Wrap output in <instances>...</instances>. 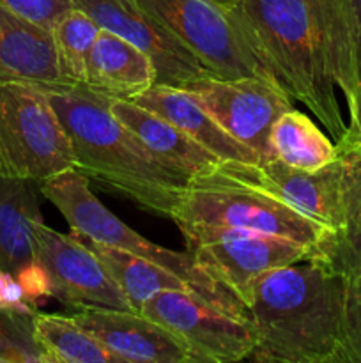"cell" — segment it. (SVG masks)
<instances>
[{
	"instance_id": "obj_13",
	"label": "cell",
	"mask_w": 361,
	"mask_h": 363,
	"mask_svg": "<svg viewBox=\"0 0 361 363\" xmlns=\"http://www.w3.org/2000/svg\"><path fill=\"white\" fill-rule=\"evenodd\" d=\"M73 319L122 363H193L168 330L140 312L84 307Z\"/></svg>"
},
{
	"instance_id": "obj_5",
	"label": "cell",
	"mask_w": 361,
	"mask_h": 363,
	"mask_svg": "<svg viewBox=\"0 0 361 363\" xmlns=\"http://www.w3.org/2000/svg\"><path fill=\"white\" fill-rule=\"evenodd\" d=\"M39 190H41L42 197L48 199L59 209L60 215L67 220L71 233L140 255V257L176 273L195 293L204 296L211 303L236 312V314L248 315L244 305L232 293L216 284L211 277L205 275L198 268L190 252L180 254V252L152 243L134 233L122 220L117 218L92 194L91 186H88V177L74 167L41 181Z\"/></svg>"
},
{
	"instance_id": "obj_16",
	"label": "cell",
	"mask_w": 361,
	"mask_h": 363,
	"mask_svg": "<svg viewBox=\"0 0 361 363\" xmlns=\"http://www.w3.org/2000/svg\"><path fill=\"white\" fill-rule=\"evenodd\" d=\"M131 101L168 121L222 162L260 163V158L250 147L230 137L184 87L154 84Z\"/></svg>"
},
{
	"instance_id": "obj_23",
	"label": "cell",
	"mask_w": 361,
	"mask_h": 363,
	"mask_svg": "<svg viewBox=\"0 0 361 363\" xmlns=\"http://www.w3.org/2000/svg\"><path fill=\"white\" fill-rule=\"evenodd\" d=\"M34 335L48 363H122L85 332L73 315L35 311Z\"/></svg>"
},
{
	"instance_id": "obj_7",
	"label": "cell",
	"mask_w": 361,
	"mask_h": 363,
	"mask_svg": "<svg viewBox=\"0 0 361 363\" xmlns=\"http://www.w3.org/2000/svg\"><path fill=\"white\" fill-rule=\"evenodd\" d=\"M179 230L198 268L232 293L244 308L262 273L315 259V252L297 241L257 230L232 227H180Z\"/></svg>"
},
{
	"instance_id": "obj_9",
	"label": "cell",
	"mask_w": 361,
	"mask_h": 363,
	"mask_svg": "<svg viewBox=\"0 0 361 363\" xmlns=\"http://www.w3.org/2000/svg\"><path fill=\"white\" fill-rule=\"evenodd\" d=\"M184 89L230 137L250 147L260 163L276 160L271 145L273 124L294 105L292 98L271 77L222 78L207 74L186 84Z\"/></svg>"
},
{
	"instance_id": "obj_11",
	"label": "cell",
	"mask_w": 361,
	"mask_h": 363,
	"mask_svg": "<svg viewBox=\"0 0 361 363\" xmlns=\"http://www.w3.org/2000/svg\"><path fill=\"white\" fill-rule=\"evenodd\" d=\"M34 257L48 272L53 298L71 311L84 307L131 311L105 266L76 234H62L38 222Z\"/></svg>"
},
{
	"instance_id": "obj_8",
	"label": "cell",
	"mask_w": 361,
	"mask_h": 363,
	"mask_svg": "<svg viewBox=\"0 0 361 363\" xmlns=\"http://www.w3.org/2000/svg\"><path fill=\"white\" fill-rule=\"evenodd\" d=\"M140 314L168 330L186 347L193 363L248 360L255 347L248 315L218 307L193 291H161L144 305Z\"/></svg>"
},
{
	"instance_id": "obj_1",
	"label": "cell",
	"mask_w": 361,
	"mask_h": 363,
	"mask_svg": "<svg viewBox=\"0 0 361 363\" xmlns=\"http://www.w3.org/2000/svg\"><path fill=\"white\" fill-rule=\"evenodd\" d=\"M227 16L269 77L306 106L336 142L338 94L356 112L361 35L350 0H239Z\"/></svg>"
},
{
	"instance_id": "obj_26",
	"label": "cell",
	"mask_w": 361,
	"mask_h": 363,
	"mask_svg": "<svg viewBox=\"0 0 361 363\" xmlns=\"http://www.w3.org/2000/svg\"><path fill=\"white\" fill-rule=\"evenodd\" d=\"M343 354L345 363H361V272L345 275Z\"/></svg>"
},
{
	"instance_id": "obj_3",
	"label": "cell",
	"mask_w": 361,
	"mask_h": 363,
	"mask_svg": "<svg viewBox=\"0 0 361 363\" xmlns=\"http://www.w3.org/2000/svg\"><path fill=\"white\" fill-rule=\"evenodd\" d=\"M69 138L74 169L147 211L172 216L190 176L163 163L108 108L106 96L87 87L50 91Z\"/></svg>"
},
{
	"instance_id": "obj_2",
	"label": "cell",
	"mask_w": 361,
	"mask_h": 363,
	"mask_svg": "<svg viewBox=\"0 0 361 363\" xmlns=\"http://www.w3.org/2000/svg\"><path fill=\"white\" fill-rule=\"evenodd\" d=\"M345 275L324 261L262 273L246 305L255 333L250 362L345 363Z\"/></svg>"
},
{
	"instance_id": "obj_24",
	"label": "cell",
	"mask_w": 361,
	"mask_h": 363,
	"mask_svg": "<svg viewBox=\"0 0 361 363\" xmlns=\"http://www.w3.org/2000/svg\"><path fill=\"white\" fill-rule=\"evenodd\" d=\"M99 27L85 11L73 7L53 27L60 69L71 87H84L87 78V62Z\"/></svg>"
},
{
	"instance_id": "obj_30",
	"label": "cell",
	"mask_w": 361,
	"mask_h": 363,
	"mask_svg": "<svg viewBox=\"0 0 361 363\" xmlns=\"http://www.w3.org/2000/svg\"><path fill=\"white\" fill-rule=\"evenodd\" d=\"M205 2L212 4V6H216L218 9H222L223 13H230V11L239 4V0H205Z\"/></svg>"
},
{
	"instance_id": "obj_21",
	"label": "cell",
	"mask_w": 361,
	"mask_h": 363,
	"mask_svg": "<svg viewBox=\"0 0 361 363\" xmlns=\"http://www.w3.org/2000/svg\"><path fill=\"white\" fill-rule=\"evenodd\" d=\"M343 162L342 227L324 262L342 275L361 272V149L336 145Z\"/></svg>"
},
{
	"instance_id": "obj_29",
	"label": "cell",
	"mask_w": 361,
	"mask_h": 363,
	"mask_svg": "<svg viewBox=\"0 0 361 363\" xmlns=\"http://www.w3.org/2000/svg\"><path fill=\"white\" fill-rule=\"evenodd\" d=\"M336 145L361 149V48H360V84H357L356 112H354V116L349 119L345 135L336 142Z\"/></svg>"
},
{
	"instance_id": "obj_27",
	"label": "cell",
	"mask_w": 361,
	"mask_h": 363,
	"mask_svg": "<svg viewBox=\"0 0 361 363\" xmlns=\"http://www.w3.org/2000/svg\"><path fill=\"white\" fill-rule=\"evenodd\" d=\"M0 6L50 32L57 21L74 7L73 0H0Z\"/></svg>"
},
{
	"instance_id": "obj_18",
	"label": "cell",
	"mask_w": 361,
	"mask_h": 363,
	"mask_svg": "<svg viewBox=\"0 0 361 363\" xmlns=\"http://www.w3.org/2000/svg\"><path fill=\"white\" fill-rule=\"evenodd\" d=\"M108 108L163 163L186 176L191 177L197 174L211 172L222 163L218 156L202 147L168 121L149 112L147 108L137 105L131 99L108 98Z\"/></svg>"
},
{
	"instance_id": "obj_17",
	"label": "cell",
	"mask_w": 361,
	"mask_h": 363,
	"mask_svg": "<svg viewBox=\"0 0 361 363\" xmlns=\"http://www.w3.org/2000/svg\"><path fill=\"white\" fill-rule=\"evenodd\" d=\"M156 84L151 57L101 28L92 45L84 87L110 99H134Z\"/></svg>"
},
{
	"instance_id": "obj_25",
	"label": "cell",
	"mask_w": 361,
	"mask_h": 363,
	"mask_svg": "<svg viewBox=\"0 0 361 363\" xmlns=\"http://www.w3.org/2000/svg\"><path fill=\"white\" fill-rule=\"evenodd\" d=\"M0 363H48L35 342L34 314L0 308Z\"/></svg>"
},
{
	"instance_id": "obj_20",
	"label": "cell",
	"mask_w": 361,
	"mask_h": 363,
	"mask_svg": "<svg viewBox=\"0 0 361 363\" xmlns=\"http://www.w3.org/2000/svg\"><path fill=\"white\" fill-rule=\"evenodd\" d=\"M80 238L94 252L96 257L101 261V264L108 272L110 279L119 287L133 312H142L144 305L152 296L161 293V291H193L176 273L168 272V269L161 268V266L154 264V262L147 261V259L140 257V255H134L131 252L122 250V248L98 243V241L88 240L85 236Z\"/></svg>"
},
{
	"instance_id": "obj_15",
	"label": "cell",
	"mask_w": 361,
	"mask_h": 363,
	"mask_svg": "<svg viewBox=\"0 0 361 363\" xmlns=\"http://www.w3.org/2000/svg\"><path fill=\"white\" fill-rule=\"evenodd\" d=\"M73 89L64 78L53 34L0 6V84Z\"/></svg>"
},
{
	"instance_id": "obj_31",
	"label": "cell",
	"mask_w": 361,
	"mask_h": 363,
	"mask_svg": "<svg viewBox=\"0 0 361 363\" xmlns=\"http://www.w3.org/2000/svg\"><path fill=\"white\" fill-rule=\"evenodd\" d=\"M354 6V11H356L357 23H360V35H361V0H350Z\"/></svg>"
},
{
	"instance_id": "obj_28",
	"label": "cell",
	"mask_w": 361,
	"mask_h": 363,
	"mask_svg": "<svg viewBox=\"0 0 361 363\" xmlns=\"http://www.w3.org/2000/svg\"><path fill=\"white\" fill-rule=\"evenodd\" d=\"M14 279H16L18 284L21 286L27 300L30 301L32 305H35V307L45 303L50 298H53V287L48 272H46L38 261L30 262V264H27L25 268H21Z\"/></svg>"
},
{
	"instance_id": "obj_14",
	"label": "cell",
	"mask_w": 361,
	"mask_h": 363,
	"mask_svg": "<svg viewBox=\"0 0 361 363\" xmlns=\"http://www.w3.org/2000/svg\"><path fill=\"white\" fill-rule=\"evenodd\" d=\"M342 170L340 152L335 162L314 172L294 169L280 160L251 165V174L258 183L301 215L326 227L335 238L342 227Z\"/></svg>"
},
{
	"instance_id": "obj_19",
	"label": "cell",
	"mask_w": 361,
	"mask_h": 363,
	"mask_svg": "<svg viewBox=\"0 0 361 363\" xmlns=\"http://www.w3.org/2000/svg\"><path fill=\"white\" fill-rule=\"evenodd\" d=\"M39 183L0 176V272L16 277L35 261L34 225L42 222Z\"/></svg>"
},
{
	"instance_id": "obj_12",
	"label": "cell",
	"mask_w": 361,
	"mask_h": 363,
	"mask_svg": "<svg viewBox=\"0 0 361 363\" xmlns=\"http://www.w3.org/2000/svg\"><path fill=\"white\" fill-rule=\"evenodd\" d=\"M101 28L120 35L151 57L156 84L184 87L212 74L190 48L156 23L133 0H73Z\"/></svg>"
},
{
	"instance_id": "obj_10",
	"label": "cell",
	"mask_w": 361,
	"mask_h": 363,
	"mask_svg": "<svg viewBox=\"0 0 361 363\" xmlns=\"http://www.w3.org/2000/svg\"><path fill=\"white\" fill-rule=\"evenodd\" d=\"M156 23L190 48L212 74L239 78L269 77L257 57L244 45L232 21L205 0H133Z\"/></svg>"
},
{
	"instance_id": "obj_6",
	"label": "cell",
	"mask_w": 361,
	"mask_h": 363,
	"mask_svg": "<svg viewBox=\"0 0 361 363\" xmlns=\"http://www.w3.org/2000/svg\"><path fill=\"white\" fill-rule=\"evenodd\" d=\"M74 156L50 91L0 84V176L41 181L73 169Z\"/></svg>"
},
{
	"instance_id": "obj_22",
	"label": "cell",
	"mask_w": 361,
	"mask_h": 363,
	"mask_svg": "<svg viewBox=\"0 0 361 363\" xmlns=\"http://www.w3.org/2000/svg\"><path fill=\"white\" fill-rule=\"evenodd\" d=\"M276 160L301 170L322 169L338 158V147L301 110L290 108L276 119L271 130Z\"/></svg>"
},
{
	"instance_id": "obj_4",
	"label": "cell",
	"mask_w": 361,
	"mask_h": 363,
	"mask_svg": "<svg viewBox=\"0 0 361 363\" xmlns=\"http://www.w3.org/2000/svg\"><path fill=\"white\" fill-rule=\"evenodd\" d=\"M251 165L222 162L211 172L191 176L170 218L179 229L232 227L289 238L324 261L335 236L258 183Z\"/></svg>"
}]
</instances>
